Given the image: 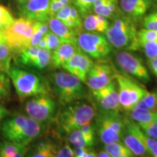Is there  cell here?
Instances as JSON below:
<instances>
[{"label": "cell", "mask_w": 157, "mask_h": 157, "mask_svg": "<svg viewBox=\"0 0 157 157\" xmlns=\"http://www.w3.org/2000/svg\"><path fill=\"white\" fill-rule=\"evenodd\" d=\"M9 76L21 101L36 95L50 93L48 82L34 72L13 66L10 70Z\"/></svg>", "instance_id": "2"}, {"label": "cell", "mask_w": 157, "mask_h": 157, "mask_svg": "<svg viewBox=\"0 0 157 157\" xmlns=\"http://www.w3.org/2000/svg\"><path fill=\"white\" fill-rule=\"evenodd\" d=\"M91 95L101 113H120L121 108L115 79L102 89L91 90Z\"/></svg>", "instance_id": "11"}, {"label": "cell", "mask_w": 157, "mask_h": 157, "mask_svg": "<svg viewBox=\"0 0 157 157\" xmlns=\"http://www.w3.org/2000/svg\"><path fill=\"white\" fill-rule=\"evenodd\" d=\"M153 5V0H120L119 5L124 13L132 19L144 17Z\"/></svg>", "instance_id": "18"}, {"label": "cell", "mask_w": 157, "mask_h": 157, "mask_svg": "<svg viewBox=\"0 0 157 157\" xmlns=\"http://www.w3.org/2000/svg\"><path fill=\"white\" fill-rule=\"evenodd\" d=\"M142 25L145 29L157 31V10L145 15L143 17Z\"/></svg>", "instance_id": "36"}, {"label": "cell", "mask_w": 157, "mask_h": 157, "mask_svg": "<svg viewBox=\"0 0 157 157\" xmlns=\"http://www.w3.org/2000/svg\"><path fill=\"white\" fill-rule=\"evenodd\" d=\"M60 2H61L62 3H63L65 5H70V2H71V0H59Z\"/></svg>", "instance_id": "50"}, {"label": "cell", "mask_w": 157, "mask_h": 157, "mask_svg": "<svg viewBox=\"0 0 157 157\" xmlns=\"http://www.w3.org/2000/svg\"><path fill=\"white\" fill-rule=\"evenodd\" d=\"M58 149L53 143L44 140L29 149L25 157H55Z\"/></svg>", "instance_id": "22"}, {"label": "cell", "mask_w": 157, "mask_h": 157, "mask_svg": "<svg viewBox=\"0 0 157 157\" xmlns=\"http://www.w3.org/2000/svg\"><path fill=\"white\" fill-rule=\"evenodd\" d=\"M52 90L58 102L63 106L86 97L83 82L67 71H56L50 75Z\"/></svg>", "instance_id": "3"}, {"label": "cell", "mask_w": 157, "mask_h": 157, "mask_svg": "<svg viewBox=\"0 0 157 157\" xmlns=\"http://www.w3.org/2000/svg\"><path fill=\"white\" fill-rule=\"evenodd\" d=\"M97 155L98 154H96V153L94 151L90 150L89 148L88 149L87 154H86L85 156H84V157H97Z\"/></svg>", "instance_id": "48"}, {"label": "cell", "mask_w": 157, "mask_h": 157, "mask_svg": "<svg viewBox=\"0 0 157 157\" xmlns=\"http://www.w3.org/2000/svg\"><path fill=\"white\" fill-rule=\"evenodd\" d=\"M105 34L113 48L128 50H137L140 48L138 31L132 19L128 16L114 19Z\"/></svg>", "instance_id": "5"}, {"label": "cell", "mask_w": 157, "mask_h": 157, "mask_svg": "<svg viewBox=\"0 0 157 157\" xmlns=\"http://www.w3.org/2000/svg\"><path fill=\"white\" fill-rule=\"evenodd\" d=\"M71 5L64 6L61 10H60L56 13L55 17L60 20V21H62L63 23H65V24L69 27L70 29L75 31L73 21H72L71 17Z\"/></svg>", "instance_id": "35"}, {"label": "cell", "mask_w": 157, "mask_h": 157, "mask_svg": "<svg viewBox=\"0 0 157 157\" xmlns=\"http://www.w3.org/2000/svg\"><path fill=\"white\" fill-rule=\"evenodd\" d=\"M140 45L148 59L157 58V41L141 42Z\"/></svg>", "instance_id": "37"}, {"label": "cell", "mask_w": 157, "mask_h": 157, "mask_svg": "<svg viewBox=\"0 0 157 157\" xmlns=\"http://www.w3.org/2000/svg\"><path fill=\"white\" fill-rule=\"evenodd\" d=\"M11 11L5 6L0 5V31L4 32L15 21Z\"/></svg>", "instance_id": "32"}, {"label": "cell", "mask_w": 157, "mask_h": 157, "mask_svg": "<svg viewBox=\"0 0 157 157\" xmlns=\"http://www.w3.org/2000/svg\"><path fill=\"white\" fill-rule=\"evenodd\" d=\"M25 146H27L10 141H5L0 146V157H13Z\"/></svg>", "instance_id": "30"}, {"label": "cell", "mask_w": 157, "mask_h": 157, "mask_svg": "<svg viewBox=\"0 0 157 157\" xmlns=\"http://www.w3.org/2000/svg\"><path fill=\"white\" fill-rule=\"evenodd\" d=\"M44 37L47 42V49H48L51 52L56 50L62 44L60 38L51 31H49L46 35H44Z\"/></svg>", "instance_id": "38"}, {"label": "cell", "mask_w": 157, "mask_h": 157, "mask_svg": "<svg viewBox=\"0 0 157 157\" xmlns=\"http://www.w3.org/2000/svg\"><path fill=\"white\" fill-rule=\"evenodd\" d=\"M115 80L117 84L121 110L127 112L134 109L135 105L148 93L140 84L121 74H116Z\"/></svg>", "instance_id": "8"}, {"label": "cell", "mask_w": 157, "mask_h": 157, "mask_svg": "<svg viewBox=\"0 0 157 157\" xmlns=\"http://www.w3.org/2000/svg\"><path fill=\"white\" fill-rule=\"evenodd\" d=\"M50 31L57 35L62 43L77 44V33L70 29L56 17H51L48 21Z\"/></svg>", "instance_id": "19"}, {"label": "cell", "mask_w": 157, "mask_h": 157, "mask_svg": "<svg viewBox=\"0 0 157 157\" xmlns=\"http://www.w3.org/2000/svg\"><path fill=\"white\" fill-rule=\"evenodd\" d=\"M117 65L125 73L129 74L139 81L148 82L151 76L142 60L127 51H121L116 56Z\"/></svg>", "instance_id": "12"}, {"label": "cell", "mask_w": 157, "mask_h": 157, "mask_svg": "<svg viewBox=\"0 0 157 157\" xmlns=\"http://www.w3.org/2000/svg\"><path fill=\"white\" fill-rule=\"evenodd\" d=\"M110 23L105 17L98 14H89L84 17L83 26L88 32L105 33Z\"/></svg>", "instance_id": "21"}, {"label": "cell", "mask_w": 157, "mask_h": 157, "mask_svg": "<svg viewBox=\"0 0 157 157\" xmlns=\"http://www.w3.org/2000/svg\"><path fill=\"white\" fill-rule=\"evenodd\" d=\"M77 44L82 52L96 60L107 58L112 50V46L105 36L98 33L80 34L77 37Z\"/></svg>", "instance_id": "10"}, {"label": "cell", "mask_w": 157, "mask_h": 157, "mask_svg": "<svg viewBox=\"0 0 157 157\" xmlns=\"http://www.w3.org/2000/svg\"><path fill=\"white\" fill-rule=\"evenodd\" d=\"M71 1L81 16L84 17L89 15L90 12L93 10V5L96 0H71Z\"/></svg>", "instance_id": "34"}, {"label": "cell", "mask_w": 157, "mask_h": 157, "mask_svg": "<svg viewBox=\"0 0 157 157\" xmlns=\"http://www.w3.org/2000/svg\"><path fill=\"white\" fill-rule=\"evenodd\" d=\"M9 111L0 103V124L2 121L7 116L9 115Z\"/></svg>", "instance_id": "45"}, {"label": "cell", "mask_w": 157, "mask_h": 157, "mask_svg": "<svg viewBox=\"0 0 157 157\" xmlns=\"http://www.w3.org/2000/svg\"><path fill=\"white\" fill-rule=\"evenodd\" d=\"M129 112L131 120L138 125L147 124L157 119V113L147 109L134 108Z\"/></svg>", "instance_id": "24"}, {"label": "cell", "mask_w": 157, "mask_h": 157, "mask_svg": "<svg viewBox=\"0 0 157 157\" xmlns=\"http://www.w3.org/2000/svg\"><path fill=\"white\" fill-rule=\"evenodd\" d=\"M11 82L9 74L0 71V100L7 99L10 96Z\"/></svg>", "instance_id": "33"}, {"label": "cell", "mask_w": 157, "mask_h": 157, "mask_svg": "<svg viewBox=\"0 0 157 157\" xmlns=\"http://www.w3.org/2000/svg\"><path fill=\"white\" fill-rule=\"evenodd\" d=\"M137 124L135 121L125 119V129L121 140L135 156H146L148 153L137 134Z\"/></svg>", "instance_id": "15"}, {"label": "cell", "mask_w": 157, "mask_h": 157, "mask_svg": "<svg viewBox=\"0 0 157 157\" xmlns=\"http://www.w3.org/2000/svg\"><path fill=\"white\" fill-rule=\"evenodd\" d=\"M22 5L23 17L31 21L46 22L51 17L50 0H29Z\"/></svg>", "instance_id": "16"}, {"label": "cell", "mask_w": 157, "mask_h": 157, "mask_svg": "<svg viewBox=\"0 0 157 157\" xmlns=\"http://www.w3.org/2000/svg\"><path fill=\"white\" fill-rule=\"evenodd\" d=\"M104 151L112 157H135V156L123 143L117 142L105 145Z\"/></svg>", "instance_id": "26"}, {"label": "cell", "mask_w": 157, "mask_h": 157, "mask_svg": "<svg viewBox=\"0 0 157 157\" xmlns=\"http://www.w3.org/2000/svg\"><path fill=\"white\" fill-rule=\"evenodd\" d=\"M17 2L19 4H21V5H23V4L26 2L27 1H29V0H17Z\"/></svg>", "instance_id": "51"}, {"label": "cell", "mask_w": 157, "mask_h": 157, "mask_svg": "<svg viewBox=\"0 0 157 157\" xmlns=\"http://www.w3.org/2000/svg\"><path fill=\"white\" fill-rule=\"evenodd\" d=\"M93 64L91 58L80 50L74 54L62 68L66 71L76 76L85 84L88 72Z\"/></svg>", "instance_id": "14"}, {"label": "cell", "mask_w": 157, "mask_h": 157, "mask_svg": "<svg viewBox=\"0 0 157 157\" xmlns=\"http://www.w3.org/2000/svg\"><path fill=\"white\" fill-rule=\"evenodd\" d=\"M148 64L151 71L157 76V58L148 59Z\"/></svg>", "instance_id": "44"}, {"label": "cell", "mask_w": 157, "mask_h": 157, "mask_svg": "<svg viewBox=\"0 0 157 157\" xmlns=\"http://www.w3.org/2000/svg\"><path fill=\"white\" fill-rule=\"evenodd\" d=\"M66 6L59 0H50V15L51 17H55L56 13Z\"/></svg>", "instance_id": "42"}, {"label": "cell", "mask_w": 157, "mask_h": 157, "mask_svg": "<svg viewBox=\"0 0 157 157\" xmlns=\"http://www.w3.org/2000/svg\"><path fill=\"white\" fill-rule=\"evenodd\" d=\"M50 31L48 23L40 21H34V31L31 41V47H36L40 40Z\"/></svg>", "instance_id": "27"}, {"label": "cell", "mask_w": 157, "mask_h": 157, "mask_svg": "<svg viewBox=\"0 0 157 157\" xmlns=\"http://www.w3.org/2000/svg\"><path fill=\"white\" fill-rule=\"evenodd\" d=\"M78 50H80V48L77 44L62 43L56 50L52 51L51 64L54 68H62L63 66Z\"/></svg>", "instance_id": "20"}, {"label": "cell", "mask_w": 157, "mask_h": 157, "mask_svg": "<svg viewBox=\"0 0 157 157\" xmlns=\"http://www.w3.org/2000/svg\"><path fill=\"white\" fill-rule=\"evenodd\" d=\"M25 114L39 123L50 121L56 112V102L50 94L36 95L25 102Z\"/></svg>", "instance_id": "9"}, {"label": "cell", "mask_w": 157, "mask_h": 157, "mask_svg": "<svg viewBox=\"0 0 157 157\" xmlns=\"http://www.w3.org/2000/svg\"><path fill=\"white\" fill-rule=\"evenodd\" d=\"M34 22L25 17H21L15 19L14 23L3 32L13 56L17 57L31 47Z\"/></svg>", "instance_id": "6"}, {"label": "cell", "mask_w": 157, "mask_h": 157, "mask_svg": "<svg viewBox=\"0 0 157 157\" xmlns=\"http://www.w3.org/2000/svg\"><path fill=\"white\" fill-rule=\"evenodd\" d=\"M125 129V119L120 113H101L97 117L96 134L104 145L121 142Z\"/></svg>", "instance_id": "7"}, {"label": "cell", "mask_w": 157, "mask_h": 157, "mask_svg": "<svg viewBox=\"0 0 157 157\" xmlns=\"http://www.w3.org/2000/svg\"><path fill=\"white\" fill-rule=\"evenodd\" d=\"M97 157H112L109 154H108L106 151H101L97 155Z\"/></svg>", "instance_id": "49"}, {"label": "cell", "mask_w": 157, "mask_h": 157, "mask_svg": "<svg viewBox=\"0 0 157 157\" xmlns=\"http://www.w3.org/2000/svg\"><path fill=\"white\" fill-rule=\"evenodd\" d=\"M12 52L7 44L3 32L0 31V71L9 74L11 68Z\"/></svg>", "instance_id": "23"}, {"label": "cell", "mask_w": 157, "mask_h": 157, "mask_svg": "<svg viewBox=\"0 0 157 157\" xmlns=\"http://www.w3.org/2000/svg\"><path fill=\"white\" fill-rule=\"evenodd\" d=\"M37 47L41 49H47V42L44 37H43V38L41 39L40 42L38 43V44H37Z\"/></svg>", "instance_id": "47"}, {"label": "cell", "mask_w": 157, "mask_h": 157, "mask_svg": "<svg viewBox=\"0 0 157 157\" xmlns=\"http://www.w3.org/2000/svg\"><path fill=\"white\" fill-rule=\"evenodd\" d=\"M134 108H140L157 113V91L147 93L144 98L137 103Z\"/></svg>", "instance_id": "28"}, {"label": "cell", "mask_w": 157, "mask_h": 157, "mask_svg": "<svg viewBox=\"0 0 157 157\" xmlns=\"http://www.w3.org/2000/svg\"><path fill=\"white\" fill-rule=\"evenodd\" d=\"M41 48L38 47H30L26 50L23 51L17 57V61L21 66L32 68L37 57L40 52Z\"/></svg>", "instance_id": "25"}, {"label": "cell", "mask_w": 157, "mask_h": 157, "mask_svg": "<svg viewBox=\"0 0 157 157\" xmlns=\"http://www.w3.org/2000/svg\"><path fill=\"white\" fill-rule=\"evenodd\" d=\"M55 157H74V149L71 148L68 145H65L58 149Z\"/></svg>", "instance_id": "43"}, {"label": "cell", "mask_w": 157, "mask_h": 157, "mask_svg": "<svg viewBox=\"0 0 157 157\" xmlns=\"http://www.w3.org/2000/svg\"><path fill=\"white\" fill-rule=\"evenodd\" d=\"M139 127L147 136L157 139V119L147 124L139 125Z\"/></svg>", "instance_id": "40"}, {"label": "cell", "mask_w": 157, "mask_h": 157, "mask_svg": "<svg viewBox=\"0 0 157 157\" xmlns=\"http://www.w3.org/2000/svg\"><path fill=\"white\" fill-rule=\"evenodd\" d=\"M68 135V141L74 148H90L95 143V126L91 123L88 124L80 129L73 131Z\"/></svg>", "instance_id": "17"}, {"label": "cell", "mask_w": 157, "mask_h": 157, "mask_svg": "<svg viewBox=\"0 0 157 157\" xmlns=\"http://www.w3.org/2000/svg\"><path fill=\"white\" fill-rule=\"evenodd\" d=\"M71 17L72 21H73L74 29L77 32L82 28L83 26V22L81 15L79 14L77 9L74 6H71Z\"/></svg>", "instance_id": "41"}, {"label": "cell", "mask_w": 157, "mask_h": 157, "mask_svg": "<svg viewBox=\"0 0 157 157\" xmlns=\"http://www.w3.org/2000/svg\"><path fill=\"white\" fill-rule=\"evenodd\" d=\"M44 130V124L25 114H16L5 119L2 124V134L7 141L29 146Z\"/></svg>", "instance_id": "1"}, {"label": "cell", "mask_w": 157, "mask_h": 157, "mask_svg": "<svg viewBox=\"0 0 157 157\" xmlns=\"http://www.w3.org/2000/svg\"><path fill=\"white\" fill-rule=\"evenodd\" d=\"M116 74L117 72L111 64L96 63L88 72L85 84L90 90L102 89L115 79Z\"/></svg>", "instance_id": "13"}, {"label": "cell", "mask_w": 157, "mask_h": 157, "mask_svg": "<svg viewBox=\"0 0 157 157\" xmlns=\"http://www.w3.org/2000/svg\"><path fill=\"white\" fill-rule=\"evenodd\" d=\"M137 132L140 137L144 146L146 147L148 155L152 157H157V139L147 136L138 124L137 126Z\"/></svg>", "instance_id": "29"}, {"label": "cell", "mask_w": 157, "mask_h": 157, "mask_svg": "<svg viewBox=\"0 0 157 157\" xmlns=\"http://www.w3.org/2000/svg\"><path fill=\"white\" fill-rule=\"evenodd\" d=\"M95 117V110L92 104L77 101L65 106L59 113L57 123L60 132L68 135L91 123Z\"/></svg>", "instance_id": "4"}, {"label": "cell", "mask_w": 157, "mask_h": 157, "mask_svg": "<svg viewBox=\"0 0 157 157\" xmlns=\"http://www.w3.org/2000/svg\"><path fill=\"white\" fill-rule=\"evenodd\" d=\"M139 42L157 41V31L143 29L138 31Z\"/></svg>", "instance_id": "39"}, {"label": "cell", "mask_w": 157, "mask_h": 157, "mask_svg": "<svg viewBox=\"0 0 157 157\" xmlns=\"http://www.w3.org/2000/svg\"><path fill=\"white\" fill-rule=\"evenodd\" d=\"M93 10L95 14L102 15L106 18H111L114 16L117 10V0H109L103 5L93 9Z\"/></svg>", "instance_id": "31"}, {"label": "cell", "mask_w": 157, "mask_h": 157, "mask_svg": "<svg viewBox=\"0 0 157 157\" xmlns=\"http://www.w3.org/2000/svg\"><path fill=\"white\" fill-rule=\"evenodd\" d=\"M29 149V148L28 146H25L24 148H23L22 149H21V150L19 152H17V154H15L13 157H25V156L27 154V152H28Z\"/></svg>", "instance_id": "46"}]
</instances>
